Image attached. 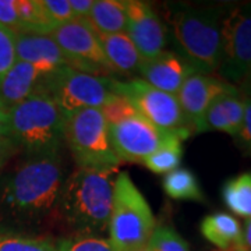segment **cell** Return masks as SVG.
I'll use <instances>...</instances> for the list:
<instances>
[{
  "instance_id": "cell-21",
  "label": "cell",
  "mask_w": 251,
  "mask_h": 251,
  "mask_svg": "<svg viewBox=\"0 0 251 251\" xmlns=\"http://www.w3.org/2000/svg\"><path fill=\"white\" fill-rule=\"evenodd\" d=\"M21 29L20 34L50 35L59 24L50 17L42 0H16Z\"/></svg>"
},
{
  "instance_id": "cell-27",
  "label": "cell",
  "mask_w": 251,
  "mask_h": 251,
  "mask_svg": "<svg viewBox=\"0 0 251 251\" xmlns=\"http://www.w3.org/2000/svg\"><path fill=\"white\" fill-rule=\"evenodd\" d=\"M56 251H115L106 239L98 234L77 233L56 242Z\"/></svg>"
},
{
  "instance_id": "cell-24",
  "label": "cell",
  "mask_w": 251,
  "mask_h": 251,
  "mask_svg": "<svg viewBox=\"0 0 251 251\" xmlns=\"http://www.w3.org/2000/svg\"><path fill=\"white\" fill-rule=\"evenodd\" d=\"M183 141L179 138H171L166 144H163L159 150H156L152 155H150L141 163L148 171L155 175H168L171 172L179 169L180 162L183 158Z\"/></svg>"
},
{
  "instance_id": "cell-22",
  "label": "cell",
  "mask_w": 251,
  "mask_h": 251,
  "mask_svg": "<svg viewBox=\"0 0 251 251\" xmlns=\"http://www.w3.org/2000/svg\"><path fill=\"white\" fill-rule=\"evenodd\" d=\"M163 190L168 197L176 201L205 202L206 198L196 173L186 168L171 172L163 179Z\"/></svg>"
},
{
  "instance_id": "cell-6",
  "label": "cell",
  "mask_w": 251,
  "mask_h": 251,
  "mask_svg": "<svg viewBox=\"0 0 251 251\" xmlns=\"http://www.w3.org/2000/svg\"><path fill=\"white\" fill-rule=\"evenodd\" d=\"M64 140L77 168L116 172L122 163L112 147L108 122L100 109H81L66 117Z\"/></svg>"
},
{
  "instance_id": "cell-17",
  "label": "cell",
  "mask_w": 251,
  "mask_h": 251,
  "mask_svg": "<svg viewBox=\"0 0 251 251\" xmlns=\"http://www.w3.org/2000/svg\"><path fill=\"white\" fill-rule=\"evenodd\" d=\"M46 74L35 66L17 60L0 82V99L7 109L21 103L35 92Z\"/></svg>"
},
{
  "instance_id": "cell-34",
  "label": "cell",
  "mask_w": 251,
  "mask_h": 251,
  "mask_svg": "<svg viewBox=\"0 0 251 251\" xmlns=\"http://www.w3.org/2000/svg\"><path fill=\"white\" fill-rule=\"evenodd\" d=\"M17 147L10 138H1L0 140V169L7 163L13 153L16 152Z\"/></svg>"
},
{
  "instance_id": "cell-12",
  "label": "cell",
  "mask_w": 251,
  "mask_h": 251,
  "mask_svg": "<svg viewBox=\"0 0 251 251\" xmlns=\"http://www.w3.org/2000/svg\"><path fill=\"white\" fill-rule=\"evenodd\" d=\"M126 34L133 41L144 62L155 59L165 52L168 28L155 13L152 6L141 0H126Z\"/></svg>"
},
{
  "instance_id": "cell-37",
  "label": "cell",
  "mask_w": 251,
  "mask_h": 251,
  "mask_svg": "<svg viewBox=\"0 0 251 251\" xmlns=\"http://www.w3.org/2000/svg\"><path fill=\"white\" fill-rule=\"evenodd\" d=\"M239 90L242 91L244 95H247V97H250L251 98V73L242 81V82H240Z\"/></svg>"
},
{
  "instance_id": "cell-19",
  "label": "cell",
  "mask_w": 251,
  "mask_h": 251,
  "mask_svg": "<svg viewBox=\"0 0 251 251\" xmlns=\"http://www.w3.org/2000/svg\"><path fill=\"white\" fill-rule=\"evenodd\" d=\"M97 35L113 72L130 75L140 70L144 62L143 57L126 32L113 35L97 32Z\"/></svg>"
},
{
  "instance_id": "cell-33",
  "label": "cell",
  "mask_w": 251,
  "mask_h": 251,
  "mask_svg": "<svg viewBox=\"0 0 251 251\" xmlns=\"http://www.w3.org/2000/svg\"><path fill=\"white\" fill-rule=\"evenodd\" d=\"M70 1V7L75 18H87L90 16L92 6L95 3V0H69Z\"/></svg>"
},
{
  "instance_id": "cell-3",
  "label": "cell",
  "mask_w": 251,
  "mask_h": 251,
  "mask_svg": "<svg viewBox=\"0 0 251 251\" xmlns=\"http://www.w3.org/2000/svg\"><path fill=\"white\" fill-rule=\"evenodd\" d=\"M113 173L77 168L64 180L57 216L77 233L105 232L113 204Z\"/></svg>"
},
{
  "instance_id": "cell-13",
  "label": "cell",
  "mask_w": 251,
  "mask_h": 251,
  "mask_svg": "<svg viewBox=\"0 0 251 251\" xmlns=\"http://www.w3.org/2000/svg\"><path fill=\"white\" fill-rule=\"evenodd\" d=\"M233 88H236V85L222 80L215 74L194 73L184 81L176 97L194 134L202 133L204 116L211 103L219 95Z\"/></svg>"
},
{
  "instance_id": "cell-38",
  "label": "cell",
  "mask_w": 251,
  "mask_h": 251,
  "mask_svg": "<svg viewBox=\"0 0 251 251\" xmlns=\"http://www.w3.org/2000/svg\"><path fill=\"white\" fill-rule=\"evenodd\" d=\"M134 251H151V250L148 249V246H144V247H141V249H137V250Z\"/></svg>"
},
{
  "instance_id": "cell-28",
  "label": "cell",
  "mask_w": 251,
  "mask_h": 251,
  "mask_svg": "<svg viewBox=\"0 0 251 251\" xmlns=\"http://www.w3.org/2000/svg\"><path fill=\"white\" fill-rule=\"evenodd\" d=\"M99 109H100L103 117L106 119L108 125H115L127 117L134 116L137 113V110L130 103V100L117 92H113L108 98V100L102 105V108Z\"/></svg>"
},
{
  "instance_id": "cell-29",
  "label": "cell",
  "mask_w": 251,
  "mask_h": 251,
  "mask_svg": "<svg viewBox=\"0 0 251 251\" xmlns=\"http://www.w3.org/2000/svg\"><path fill=\"white\" fill-rule=\"evenodd\" d=\"M16 38H17L16 32L0 25V82L17 62Z\"/></svg>"
},
{
  "instance_id": "cell-1",
  "label": "cell",
  "mask_w": 251,
  "mask_h": 251,
  "mask_svg": "<svg viewBox=\"0 0 251 251\" xmlns=\"http://www.w3.org/2000/svg\"><path fill=\"white\" fill-rule=\"evenodd\" d=\"M64 180L59 152L28 156L1 180L0 208L23 222L48 221L57 215Z\"/></svg>"
},
{
  "instance_id": "cell-2",
  "label": "cell",
  "mask_w": 251,
  "mask_h": 251,
  "mask_svg": "<svg viewBox=\"0 0 251 251\" xmlns=\"http://www.w3.org/2000/svg\"><path fill=\"white\" fill-rule=\"evenodd\" d=\"M229 4H172L166 14L180 53L198 73L214 74L222 60V21Z\"/></svg>"
},
{
  "instance_id": "cell-31",
  "label": "cell",
  "mask_w": 251,
  "mask_h": 251,
  "mask_svg": "<svg viewBox=\"0 0 251 251\" xmlns=\"http://www.w3.org/2000/svg\"><path fill=\"white\" fill-rule=\"evenodd\" d=\"M246 97V109H244V120L239 134L234 137L236 144L246 155L251 156V98Z\"/></svg>"
},
{
  "instance_id": "cell-39",
  "label": "cell",
  "mask_w": 251,
  "mask_h": 251,
  "mask_svg": "<svg viewBox=\"0 0 251 251\" xmlns=\"http://www.w3.org/2000/svg\"><path fill=\"white\" fill-rule=\"evenodd\" d=\"M219 251H221V250H219Z\"/></svg>"
},
{
  "instance_id": "cell-35",
  "label": "cell",
  "mask_w": 251,
  "mask_h": 251,
  "mask_svg": "<svg viewBox=\"0 0 251 251\" xmlns=\"http://www.w3.org/2000/svg\"><path fill=\"white\" fill-rule=\"evenodd\" d=\"M9 138V109L0 99V140Z\"/></svg>"
},
{
  "instance_id": "cell-25",
  "label": "cell",
  "mask_w": 251,
  "mask_h": 251,
  "mask_svg": "<svg viewBox=\"0 0 251 251\" xmlns=\"http://www.w3.org/2000/svg\"><path fill=\"white\" fill-rule=\"evenodd\" d=\"M147 246L151 251H191L187 240L171 225L156 226Z\"/></svg>"
},
{
  "instance_id": "cell-4",
  "label": "cell",
  "mask_w": 251,
  "mask_h": 251,
  "mask_svg": "<svg viewBox=\"0 0 251 251\" xmlns=\"http://www.w3.org/2000/svg\"><path fill=\"white\" fill-rule=\"evenodd\" d=\"M64 123L60 108L39 85L29 98L9 109V138L28 156L59 152Z\"/></svg>"
},
{
  "instance_id": "cell-9",
  "label": "cell",
  "mask_w": 251,
  "mask_h": 251,
  "mask_svg": "<svg viewBox=\"0 0 251 251\" xmlns=\"http://www.w3.org/2000/svg\"><path fill=\"white\" fill-rule=\"evenodd\" d=\"M216 73L236 87L251 73V1L227 6L222 21V60Z\"/></svg>"
},
{
  "instance_id": "cell-8",
  "label": "cell",
  "mask_w": 251,
  "mask_h": 251,
  "mask_svg": "<svg viewBox=\"0 0 251 251\" xmlns=\"http://www.w3.org/2000/svg\"><path fill=\"white\" fill-rule=\"evenodd\" d=\"M113 92L126 97L144 119L163 133L177 137L181 141L194 134L177 97L156 90L141 78L113 80Z\"/></svg>"
},
{
  "instance_id": "cell-10",
  "label": "cell",
  "mask_w": 251,
  "mask_h": 251,
  "mask_svg": "<svg viewBox=\"0 0 251 251\" xmlns=\"http://www.w3.org/2000/svg\"><path fill=\"white\" fill-rule=\"evenodd\" d=\"M69 59L70 66L80 72H113L100 46L97 31L87 18H75L60 24L50 34Z\"/></svg>"
},
{
  "instance_id": "cell-5",
  "label": "cell",
  "mask_w": 251,
  "mask_h": 251,
  "mask_svg": "<svg viewBox=\"0 0 251 251\" xmlns=\"http://www.w3.org/2000/svg\"><path fill=\"white\" fill-rule=\"evenodd\" d=\"M156 227L152 209L127 172H120L113 184L109 219V243L115 251H134L148 244Z\"/></svg>"
},
{
  "instance_id": "cell-11",
  "label": "cell",
  "mask_w": 251,
  "mask_h": 251,
  "mask_svg": "<svg viewBox=\"0 0 251 251\" xmlns=\"http://www.w3.org/2000/svg\"><path fill=\"white\" fill-rule=\"evenodd\" d=\"M108 126L110 143L119 159L133 163H143L163 144L175 138L151 125L138 112L134 116Z\"/></svg>"
},
{
  "instance_id": "cell-16",
  "label": "cell",
  "mask_w": 251,
  "mask_h": 251,
  "mask_svg": "<svg viewBox=\"0 0 251 251\" xmlns=\"http://www.w3.org/2000/svg\"><path fill=\"white\" fill-rule=\"evenodd\" d=\"M246 97L239 87L227 91L211 103L202 122V133L221 131L236 137L244 120Z\"/></svg>"
},
{
  "instance_id": "cell-14",
  "label": "cell",
  "mask_w": 251,
  "mask_h": 251,
  "mask_svg": "<svg viewBox=\"0 0 251 251\" xmlns=\"http://www.w3.org/2000/svg\"><path fill=\"white\" fill-rule=\"evenodd\" d=\"M141 80L171 95H177L184 81L198 70L176 52L165 50L151 60H145L140 67Z\"/></svg>"
},
{
  "instance_id": "cell-36",
  "label": "cell",
  "mask_w": 251,
  "mask_h": 251,
  "mask_svg": "<svg viewBox=\"0 0 251 251\" xmlns=\"http://www.w3.org/2000/svg\"><path fill=\"white\" fill-rule=\"evenodd\" d=\"M242 251H251V218L246 219V224L243 227Z\"/></svg>"
},
{
  "instance_id": "cell-20",
  "label": "cell",
  "mask_w": 251,
  "mask_h": 251,
  "mask_svg": "<svg viewBox=\"0 0 251 251\" xmlns=\"http://www.w3.org/2000/svg\"><path fill=\"white\" fill-rule=\"evenodd\" d=\"M87 20L98 34H125L127 29L126 0H95Z\"/></svg>"
},
{
  "instance_id": "cell-26",
  "label": "cell",
  "mask_w": 251,
  "mask_h": 251,
  "mask_svg": "<svg viewBox=\"0 0 251 251\" xmlns=\"http://www.w3.org/2000/svg\"><path fill=\"white\" fill-rule=\"evenodd\" d=\"M0 251H56V246L42 237L0 233Z\"/></svg>"
},
{
  "instance_id": "cell-23",
  "label": "cell",
  "mask_w": 251,
  "mask_h": 251,
  "mask_svg": "<svg viewBox=\"0 0 251 251\" xmlns=\"http://www.w3.org/2000/svg\"><path fill=\"white\" fill-rule=\"evenodd\" d=\"M222 200L234 215L251 218V172L226 180L222 186Z\"/></svg>"
},
{
  "instance_id": "cell-7",
  "label": "cell",
  "mask_w": 251,
  "mask_h": 251,
  "mask_svg": "<svg viewBox=\"0 0 251 251\" xmlns=\"http://www.w3.org/2000/svg\"><path fill=\"white\" fill-rule=\"evenodd\" d=\"M41 88L67 117L81 109L102 108L113 94V80L64 66L45 75Z\"/></svg>"
},
{
  "instance_id": "cell-32",
  "label": "cell",
  "mask_w": 251,
  "mask_h": 251,
  "mask_svg": "<svg viewBox=\"0 0 251 251\" xmlns=\"http://www.w3.org/2000/svg\"><path fill=\"white\" fill-rule=\"evenodd\" d=\"M0 25L20 34L21 24L16 7V0H0Z\"/></svg>"
},
{
  "instance_id": "cell-15",
  "label": "cell",
  "mask_w": 251,
  "mask_h": 251,
  "mask_svg": "<svg viewBox=\"0 0 251 251\" xmlns=\"http://www.w3.org/2000/svg\"><path fill=\"white\" fill-rule=\"evenodd\" d=\"M16 54L17 60L35 66L46 75L60 67L70 66L69 59L50 35L17 34Z\"/></svg>"
},
{
  "instance_id": "cell-30",
  "label": "cell",
  "mask_w": 251,
  "mask_h": 251,
  "mask_svg": "<svg viewBox=\"0 0 251 251\" xmlns=\"http://www.w3.org/2000/svg\"><path fill=\"white\" fill-rule=\"evenodd\" d=\"M42 3L48 10V13L50 14V17L53 18L59 25L75 20L69 0H42Z\"/></svg>"
},
{
  "instance_id": "cell-18",
  "label": "cell",
  "mask_w": 251,
  "mask_h": 251,
  "mask_svg": "<svg viewBox=\"0 0 251 251\" xmlns=\"http://www.w3.org/2000/svg\"><path fill=\"white\" fill-rule=\"evenodd\" d=\"M200 232L206 242L221 251H242L243 226L236 216L227 212H212L202 218Z\"/></svg>"
}]
</instances>
